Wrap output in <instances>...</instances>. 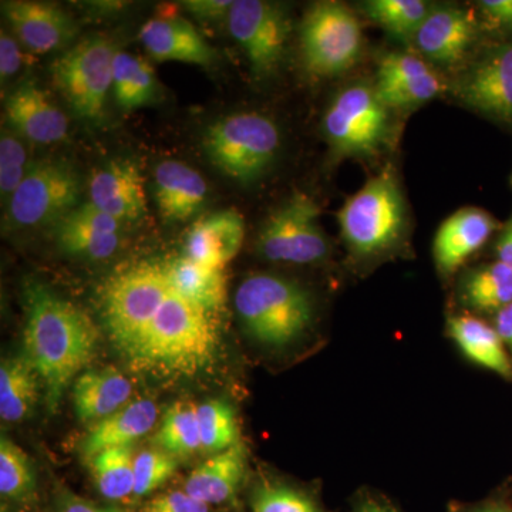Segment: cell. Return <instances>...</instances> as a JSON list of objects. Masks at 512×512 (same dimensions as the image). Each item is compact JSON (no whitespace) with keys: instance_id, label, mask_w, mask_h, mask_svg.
<instances>
[{"instance_id":"26","label":"cell","mask_w":512,"mask_h":512,"mask_svg":"<svg viewBox=\"0 0 512 512\" xmlns=\"http://www.w3.org/2000/svg\"><path fill=\"white\" fill-rule=\"evenodd\" d=\"M171 286L201 311L217 315L227 301L225 269L210 268L187 256L164 261Z\"/></svg>"},{"instance_id":"17","label":"cell","mask_w":512,"mask_h":512,"mask_svg":"<svg viewBox=\"0 0 512 512\" xmlns=\"http://www.w3.org/2000/svg\"><path fill=\"white\" fill-rule=\"evenodd\" d=\"M461 99L497 119L512 121V45L495 47L460 86Z\"/></svg>"},{"instance_id":"45","label":"cell","mask_w":512,"mask_h":512,"mask_svg":"<svg viewBox=\"0 0 512 512\" xmlns=\"http://www.w3.org/2000/svg\"><path fill=\"white\" fill-rule=\"evenodd\" d=\"M57 512H127L117 507H106V505H99L90 503V501L83 500L73 494H63L59 498L57 504Z\"/></svg>"},{"instance_id":"23","label":"cell","mask_w":512,"mask_h":512,"mask_svg":"<svg viewBox=\"0 0 512 512\" xmlns=\"http://www.w3.org/2000/svg\"><path fill=\"white\" fill-rule=\"evenodd\" d=\"M131 394L133 384L120 370H89L74 382V412L83 423L96 424L127 406Z\"/></svg>"},{"instance_id":"38","label":"cell","mask_w":512,"mask_h":512,"mask_svg":"<svg viewBox=\"0 0 512 512\" xmlns=\"http://www.w3.org/2000/svg\"><path fill=\"white\" fill-rule=\"evenodd\" d=\"M177 470V458L160 450H147L134 458V495L144 497L167 483Z\"/></svg>"},{"instance_id":"29","label":"cell","mask_w":512,"mask_h":512,"mask_svg":"<svg viewBox=\"0 0 512 512\" xmlns=\"http://www.w3.org/2000/svg\"><path fill=\"white\" fill-rule=\"evenodd\" d=\"M111 90L121 110L131 113L143 109L157 99L156 73L146 60L117 50L113 60Z\"/></svg>"},{"instance_id":"37","label":"cell","mask_w":512,"mask_h":512,"mask_svg":"<svg viewBox=\"0 0 512 512\" xmlns=\"http://www.w3.org/2000/svg\"><path fill=\"white\" fill-rule=\"evenodd\" d=\"M30 165L28 151L18 134L3 130L0 138V194L3 202L8 204L12 195L18 190Z\"/></svg>"},{"instance_id":"28","label":"cell","mask_w":512,"mask_h":512,"mask_svg":"<svg viewBox=\"0 0 512 512\" xmlns=\"http://www.w3.org/2000/svg\"><path fill=\"white\" fill-rule=\"evenodd\" d=\"M35 367L25 355L8 357L0 366V417L6 423L29 419L39 400Z\"/></svg>"},{"instance_id":"10","label":"cell","mask_w":512,"mask_h":512,"mask_svg":"<svg viewBox=\"0 0 512 512\" xmlns=\"http://www.w3.org/2000/svg\"><path fill=\"white\" fill-rule=\"evenodd\" d=\"M323 133L336 157L375 156L389 134V109L375 87H346L329 104Z\"/></svg>"},{"instance_id":"41","label":"cell","mask_w":512,"mask_h":512,"mask_svg":"<svg viewBox=\"0 0 512 512\" xmlns=\"http://www.w3.org/2000/svg\"><path fill=\"white\" fill-rule=\"evenodd\" d=\"M143 512H210V505L202 503L185 490L171 491L148 501Z\"/></svg>"},{"instance_id":"27","label":"cell","mask_w":512,"mask_h":512,"mask_svg":"<svg viewBox=\"0 0 512 512\" xmlns=\"http://www.w3.org/2000/svg\"><path fill=\"white\" fill-rule=\"evenodd\" d=\"M450 335L458 348L477 365L512 379V363L497 329L473 316H458L448 323Z\"/></svg>"},{"instance_id":"6","label":"cell","mask_w":512,"mask_h":512,"mask_svg":"<svg viewBox=\"0 0 512 512\" xmlns=\"http://www.w3.org/2000/svg\"><path fill=\"white\" fill-rule=\"evenodd\" d=\"M342 237L355 254L376 255L396 244L406 224V204L390 171L375 175L338 212Z\"/></svg>"},{"instance_id":"14","label":"cell","mask_w":512,"mask_h":512,"mask_svg":"<svg viewBox=\"0 0 512 512\" xmlns=\"http://www.w3.org/2000/svg\"><path fill=\"white\" fill-rule=\"evenodd\" d=\"M9 127L29 143L55 144L69 133V120L43 87L26 80L5 100Z\"/></svg>"},{"instance_id":"48","label":"cell","mask_w":512,"mask_h":512,"mask_svg":"<svg viewBox=\"0 0 512 512\" xmlns=\"http://www.w3.org/2000/svg\"><path fill=\"white\" fill-rule=\"evenodd\" d=\"M353 512H392L384 508L383 505L376 503V501H366V503L360 504Z\"/></svg>"},{"instance_id":"1","label":"cell","mask_w":512,"mask_h":512,"mask_svg":"<svg viewBox=\"0 0 512 512\" xmlns=\"http://www.w3.org/2000/svg\"><path fill=\"white\" fill-rule=\"evenodd\" d=\"M25 309L23 355L45 384L53 413L70 382L96 356L99 329L79 306L39 282L26 285Z\"/></svg>"},{"instance_id":"8","label":"cell","mask_w":512,"mask_h":512,"mask_svg":"<svg viewBox=\"0 0 512 512\" xmlns=\"http://www.w3.org/2000/svg\"><path fill=\"white\" fill-rule=\"evenodd\" d=\"M113 42L100 35L87 36L53 62L56 89L70 109L87 121H99L113 83Z\"/></svg>"},{"instance_id":"22","label":"cell","mask_w":512,"mask_h":512,"mask_svg":"<svg viewBox=\"0 0 512 512\" xmlns=\"http://www.w3.org/2000/svg\"><path fill=\"white\" fill-rule=\"evenodd\" d=\"M495 229V220L480 208H463L440 225L433 254L441 274H453L483 247Z\"/></svg>"},{"instance_id":"13","label":"cell","mask_w":512,"mask_h":512,"mask_svg":"<svg viewBox=\"0 0 512 512\" xmlns=\"http://www.w3.org/2000/svg\"><path fill=\"white\" fill-rule=\"evenodd\" d=\"M2 12L20 45L37 55L66 49L79 33L76 20L56 3L9 0Z\"/></svg>"},{"instance_id":"43","label":"cell","mask_w":512,"mask_h":512,"mask_svg":"<svg viewBox=\"0 0 512 512\" xmlns=\"http://www.w3.org/2000/svg\"><path fill=\"white\" fill-rule=\"evenodd\" d=\"M183 5L195 18L215 22V20L228 18L229 10L234 2L231 0H188Z\"/></svg>"},{"instance_id":"4","label":"cell","mask_w":512,"mask_h":512,"mask_svg":"<svg viewBox=\"0 0 512 512\" xmlns=\"http://www.w3.org/2000/svg\"><path fill=\"white\" fill-rule=\"evenodd\" d=\"M173 286L164 262H137L111 274L99 291L104 328L123 352L150 325Z\"/></svg>"},{"instance_id":"16","label":"cell","mask_w":512,"mask_h":512,"mask_svg":"<svg viewBox=\"0 0 512 512\" xmlns=\"http://www.w3.org/2000/svg\"><path fill=\"white\" fill-rule=\"evenodd\" d=\"M121 225L87 201L57 222L53 232L57 247L64 254L100 261L119 249Z\"/></svg>"},{"instance_id":"33","label":"cell","mask_w":512,"mask_h":512,"mask_svg":"<svg viewBox=\"0 0 512 512\" xmlns=\"http://www.w3.org/2000/svg\"><path fill=\"white\" fill-rule=\"evenodd\" d=\"M430 10L423 0H372L365 3L366 15L402 42L414 40Z\"/></svg>"},{"instance_id":"24","label":"cell","mask_w":512,"mask_h":512,"mask_svg":"<svg viewBox=\"0 0 512 512\" xmlns=\"http://www.w3.org/2000/svg\"><path fill=\"white\" fill-rule=\"evenodd\" d=\"M158 419L157 404L140 399L128 403L119 412L94 424L84 437L80 453L90 461L101 451L109 448L131 447V444L153 430Z\"/></svg>"},{"instance_id":"19","label":"cell","mask_w":512,"mask_h":512,"mask_svg":"<svg viewBox=\"0 0 512 512\" xmlns=\"http://www.w3.org/2000/svg\"><path fill=\"white\" fill-rule=\"evenodd\" d=\"M244 238L245 221L237 210L214 212L188 229L184 256L210 268L225 269L237 258Z\"/></svg>"},{"instance_id":"46","label":"cell","mask_w":512,"mask_h":512,"mask_svg":"<svg viewBox=\"0 0 512 512\" xmlns=\"http://www.w3.org/2000/svg\"><path fill=\"white\" fill-rule=\"evenodd\" d=\"M495 329L498 335L503 339L504 345L511 350L512 353V303L497 312L495 319Z\"/></svg>"},{"instance_id":"3","label":"cell","mask_w":512,"mask_h":512,"mask_svg":"<svg viewBox=\"0 0 512 512\" xmlns=\"http://www.w3.org/2000/svg\"><path fill=\"white\" fill-rule=\"evenodd\" d=\"M235 308L248 335L269 348H284L302 338L315 315L306 289L272 274L244 279L235 293Z\"/></svg>"},{"instance_id":"18","label":"cell","mask_w":512,"mask_h":512,"mask_svg":"<svg viewBox=\"0 0 512 512\" xmlns=\"http://www.w3.org/2000/svg\"><path fill=\"white\" fill-rule=\"evenodd\" d=\"M140 40L157 62H181L210 67L217 50L191 22L177 16H163L144 23Z\"/></svg>"},{"instance_id":"9","label":"cell","mask_w":512,"mask_h":512,"mask_svg":"<svg viewBox=\"0 0 512 512\" xmlns=\"http://www.w3.org/2000/svg\"><path fill=\"white\" fill-rule=\"evenodd\" d=\"M80 194V178L72 165L52 158L35 161L6 204V222L16 229L55 227L80 205Z\"/></svg>"},{"instance_id":"40","label":"cell","mask_w":512,"mask_h":512,"mask_svg":"<svg viewBox=\"0 0 512 512\" xmlns=\"http://www.w3.org/2000/svg\"><path fill=\"white\" fill-rule=\"evenodd\" d=\"M431 72L427 64L409 53H389L383 57L377 70L376 84H393L416 79Z\"/></svg>"},{"instance_id":"32","label":"cell","mask_w":512,"mask_h":512,"mask_svg":"<svg viewBox=\"0 0 512 512\" xmlns=\"http://www.w3.org/2000/svg\"><path fill=\"white\" fill-rule=\"evenodd\" d=\"M463 295L473 308L500 312L512 303V269L500 261L477 269L464 281Z\"/></svg>"},{"instance_id":"49","label":"cell","mask_w":512,"mask_h":512,"mask_svg":"<svg viewBox=\"0 0 512 512\" xmlns=\"http://www.w3.org/2000/svg\"><path fill=\"white\" fill-rule=\"evenodd\" d=\"M474 512H511L507 510V508L501 507V505H485V507L480 508V510H476Z\"/></svg>"},{"instance_id":"42","label":"cell","mask_w":512,"mask_h":512,"mask_svg":"<svg viewBox=\"0 0 512 512\" xmlns=\"http://www.w3.org/2000/svg\"><path fill=\"white\" fill-rule=\"evenodd\" d=\"M20 43L12 33L2 29L0 32V77L2 83L8 82L23 66V52Z\"/></svg>"},{"instance_id":"7","label":"cell","mask_w":512,"mask_h":512,"mask_svg":"<svg viewBox=\"0 0 512 512\" xmlns=\"http://www.w3.org/2000/svg\"><path fill=\"white\" fill-rule=\"evenodd\" d=\"M299 40L306 72L316 79H330L345 73L359 59L362 25L343 3L318 2L306 12Z\"/></svg>"},{"instance_id":"47","label":"cell","mask_w":512,"mask_h":512,"mask_svg":"<svg viewBox=\"0 0 512 512\" xmlns=\"http://www.w3.org/2000/svg\"><path fill=\"white\" fill-rule=\"evenodd\" d=\"M498 261L512 269V217L497 242Z\"/></svg>"},{"instance_id":"21","label":"cell","mask_w":512,"mask_h":512,"mask_svg":"<svg viewBox=\"0 0 512 512\" xmlns=\"http://www.w3.org/2000/svg\"><path fill=\"white\" fill-rule=\"evenodd\" d=\"M476 37V22L466 9L456 6L431 9L417 30L414 43L424 56L440 64L463 59Z\"/></svg>"},{"instance_id":"34","label":"cell","mask_w":512,"mask_h":512,"mask_svg":"<svg viewBox=\"0 0 512 512\" xmlns=\"http://www.w3.org/2000/svg\"><path fill=\"white\" fill-rule=\"evenodd\" d=\"M202 450L217 454L239 443L237 416L231 404L214 399L197 406Z\"/></svg>"},{"instance_id":"44","label":"cell","mask_w":512,"mask_h":512,"mask_svg":"<svg viewBox=\"0 0 512 512\" xmlns=\"http://www.w3.org/2000/svg\"><path fill=\"white\" fill-rule=\"evenodd\" d=\"M480 9L495 28L512 30V0H483Z\"/></svg>"},{"instance_id":"20","label":"cell","mask_w":512,"mask_h":512,"mask_svg":"<svg viewBox=\"0 0 512 512\" xmlns=\"http://www.w3.org/2000/svg\"><path fill=\"white\" fill-rule=\"evenodd\" d=\"M208 185L190 165L177 160L158 164L154 174V198L164 224L191 220L204 208Z\"/></svg>"},{"instance_id":"2","label":"cell","mask_w":512,"mask_h":512,"mask_svg":"<svg viewBox=\"0 0 512 512\" xmlns=\"http://www.w3.org/2000/svg\"><path fill=\"white\" fill-rule=\"evenodd\" d=\"M218 332L214 316L175 289L146 330L123 350L134 370L156 377L200 375L214 362Z\"/></svg>"},{"instance_id":"39","label":"cell","mask_w":512,"mask_h":512,"mask_svg":"<svg viewBox=\"0 0 512 512\" xmlns=\"http://www.w3.org/2000/svg\"><path fill=\"white\" fill-rule=\"evenodd\" d=\"M254 512H320L308 495L288 485L266 483L252 494Z\"/></svg>"},{"instance_id":"15","label":"cell","mask_w":512,"mask_h":512,"mask_svg":"<svg viewBox=\"0 0 512 512\" xmlns=\"http://www.w3.org/2000/svg\"><path fill=\"white\" fill-rule=\"evenodd\" d=\"M89 201L114 220L134 222L147 214L144 177L136 161L116 158L90 178Z\"/></svg>"},{"instance_id":"11","label":"cell","mask_w":512,"mask_h":512,"mask_svg":"<svg viewBox=\"0 0 512 512\" xmlns=\"http://www.w3.org/2000/svg\"><path fill=\"white\" fill-rule=\"evenodd\" d=\"M313 198L295 194L272 212L259 232L258 248L264 258L286 264H315L326 258L328 239L319 222Z\"/></svg>"},{"instance_id":"35","label":"cell","mask_w":512,"mask_h":512,"mask_svg":"<svg viewBox=\"0 0 512 512\" xmlns=\"http://www.w3.org/2000/svg\"><path fill=\"white\" fill-rule=\"evenodd\" d=\"M35 488V473L28 454L6 437L0 441V493L12 500L28 497Z\"/></svg>"},{"instance_id":"12","label":"cell","mask_w":512,"mask_h":512,"mask_svg":"<svg viewBox=\"0 0 512 512\" xmlns=\"http://www.w3.org/2000/svg\"><path fill=\"white\" fill-rule=\"evenodd\" d=\"M228 29L244 50L256 77L274 73L284 59L289 36L285 10L265 0H237L229 10Z\"/></svg>"},{"instance_id":"36","label":"cell","mask_w":512,"mask_h":512,"mask_svg":"<svg viewBox=\"0 0 512 512\" xmlns=\"http://www.w3.org/2000/svg\"><path fill=\"white\" fill-rule=\"evenodd\" d=\"M440 89V80L436 74L429 72L400 83L376 84L375 92L387 109H406L434 99Z\"/></svg>"},{"instance_id":"31","label":"cell","mask_w":512,"mask_h":512,"mask_svg":"<svg viewBox=\"0 0 512 512\" xmlns=\"http://www.w3.org/2000/svg\"><path fill=\"white\" fill-rule=\"evenodd\" d=\"M133 448L117 447L101 451L89 463L97 490L109 500H123L134 495Z\"/></svg>"},{"instance_id":"5","label":"cell","mask_w":512,"mask_h":512,"mask_svg":"<svg viewBox=\"0 0 512 512\" xmlns=\"http://www.w3.org/2000/svg\"><path fill=\"white\" fill-rule=\"evenodd\" d=\"M274 120L255 111L229 114L205 131L204 150L222 174L239 184H254L274 165L281 148Z\"/></svg>"},{"instance_id":"30","label":"cell","mask_w":512,"mask_h":512,"mask_svg":"<svg viewBox=\"0 0 512 512\" xmlns=\"http://www.w3.org/2000/svg\"><path fill=\"white\" fill-rule=\"evenodd\" d=\"M154 441L171 456L188 457L202 450L197 406L192 403H175L167 410Z\"/></svg>"},{"instance_id":"25","label":"cell","mask_w":512,"mask_h":512,"mask_svg":"<svg viewBox=\"0 0 512 512\" xmlns=\"http://www.w3.org/2000/svg\"><path fill=\"white\" fill-rule=\"evenodd\" d=\"M245 470L247 448L239 441L195 468L185 481L184 490L207 505L227 503L238 493Z\"/></svg>"}]
</instances>
